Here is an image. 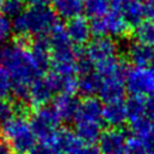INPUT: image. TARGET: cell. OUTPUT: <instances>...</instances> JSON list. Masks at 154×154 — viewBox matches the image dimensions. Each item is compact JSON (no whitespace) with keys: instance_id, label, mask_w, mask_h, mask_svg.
<instances>
[{"instance_id":"277c9868","label":"cell","mask_w":154,"mask_h":154,"mask_svg":"<svg viewBox=\"0 0 154 154\" xmlns=\"http://www.w3.org/2000/svg\"><path fill=\"white\" fill-rule=\"evenodd\" d=\"M29 123L34 135L36 136V140L52 144L60 124V119L53 107L46 105L35 108Z\"/></svg>"},{"instance_id":"3957f363","label":"cell","mask_w":154,"mask_h":154,"mask_svg":"<svg viewBox=\"0 0 154 154\" xmlns=\"http://www.w3.org/2000/svg\"><path fill=\"white\" fill-rule=\"evenodd\" d=\"M0 134L10 143L16 154H28L36 144V136L31 130L30 123L23 114L11 117L0 128Z\"/></svg>"},{"instance_id":"d6a6232c","label":"cell","mask_w":154,"mask_h":154,"mask_svg":"<svg viewBox=\"0 0 154 154\" xmlns=\"http://www.w3.org/2000/svg\"><path fill=\"white\" fill-rule=\"evenodd\" d=\"M143 142L146 154H154V132H150L143 137H140Z\"/></svg>"},{"instance_id":"f546056e","label":"cell","mask_w":154,"mask_h":154,"mask_svg":"<svg viewBox=\"0 0 154 154\" xmlns=\"http://www.w3.org/2000/svg\"><path fill=\"white\" fill-rule=\"evenodd\" d=\"M55 149L48 144V143H43V142H38L36 143L28 154H55Z\"/></svg>"},{"instance_id":"ab89813d","label":"cell","mask_w":154,"mask_h":154,"mask_svg":"<svg viewBox=\"0 0 154 154\" xmlns=\"http://www.w3.org/2000/svg\"><path fill=\"white\" fill-rule=\"evenodd\" d=\"M138 1H142V0H138Z\"/></svg>"},{"instance_id":"6da1fadb","label":"cell","mask_w":154,"mask_h":154,"mask_svg":"<svg viewBox=\"0 0 154 154\" xmlns=\"http://www.w3.org/2000/svg\"><path fill=\"white\" fill-rule=\"evenodd\" d=\"M0 65H2L12 78V93L20 102H26L30 85L42 76L30 47H24L14 41L0 46Z\"/></svg>"},{"instance_id":"52a82bcc","label":"cell","mask_w":154,"mask_h":154,"mask_svg":"<svg viewBox=\"0 0 154 154\" xmlns=\"http://www.w3.org/2000/svg\"><path fill=\"white\" fill-rule=\"evenodd\" d=\"M118 51L117 43L112 37L108 36H95L90 40L85 47V57L95 65L100 61L107 60L116 57Z\"/></svg>"},{"instance_id":"ffe728a7","label":"cell","mask_w":154,"mask_h":154,"mask_svg":"<svg viewBox=\"0 0 154 154\" xmlns=\"http://www.w3.org/2000/svg\"><path fill=\"white\" fill-rule=\"evenodd\" d=\"M120 13L125 18L126 23L130 26L135 28L136 25H138L141 22L144 20L146 17L144 4H142V1L138 0H129L120 11Z\"/></svg>"},{"instance_id":"8992f818","label":"cell","mask_w":154,"mask_h":154,"mask_svg":"<svg viewBox=\"0 0 154 154\" xmlns=\"http://www.w3.org/2000/svg\"><path fill=\"white\" fill-rule=\"evenodd\" d=\"M130 25L120 12L109 10L105 16L90 20L91 34L95 36L123 37L129 32Z\"/></svg>"},{"instance_id":"e0dca14e","label":"cell","mask_w":154,"mask_h":154,"mask_svg":"<svg viewBox=\"0 0 154 154\" xmlns=\"http://www.w3.org/2000/svg\"><path fill=\"white\" fill-rule=\"evenodd\" d=\"M83 142L77 137V135L69 129H59L54 136V140L52 142V147L55 149V152L61 154H69L73 149H76L78 146H81Z\"/></svg>"},{"instance_id":"603a6c76","label":"cell","mask_w":154,"mask_h":154,"mask_svg":"<svg viewBox=\"0 0 154 154\" xmlns=\"http://www.w3.org/2000/svg\"><path fill=\"white\" fill-rule=\"evenodd\" d=\"M111 10L109 0H85L84 11L91 19L105 16Z\"/></svg>"},{"instance_id":"5bb4252c","label":"cell","mask_w":154,"mask_h":154,"mask_svg":"<svg viewBox=\"0 0 154 154\" xmlns=\"http://www.w3.org/2000/svg\"><path fill=\"white\" fill-rule=\"evenodd\" d=\"M128 59L134 66H149L154 63V48L153 46L135 41L128 47Z\"/></svg>"},{"instance_id":"74e56055","label":"cell","mask_w":154,"mask_h":154,"mask_svg":"<svg viewBox=\"0 0 154 154\" xmlns=\"http://www.w3.org/2000/svg\"><path fill=\"white\" fill-rule=\"evenodd\" d=\"M55 154H61V153H58V152H57V153H55Z\"/></svg>"},{"instance_id":"9a60e30c","label":"cell","mask_w":154,"mask_h":154,"mask_svg":"<svg viewBox=\"0 0 154 154\" xmlns=\"http://www.w3.org/2000/svg\"><path fill=\"white\" fill-rule=\"evenodd\" d=\"M53 94L54 93L51 89V87L48 85L46 78L38 77L30 85L28 102L30 103V106H32L35 108L41 107V106H46L48 103V101L52 99Z\"/></svg>"},{"instance_id":"30bf717a","label":"cell","mask_w":154,"mask_h":154,"mask_svg":"<svg viewBox=\"0 0 154 154\" xmlns=\"http://www.w3.org/2000/svg\"><path fill=\"white\" fill-rule=\"evenodd\" d=\"M30 51L34 57V60L40 70V72L43 75L52 64V55H51V43L47 37V35L36 36L31 40L30 43Z\"/></svg>"},{"instance_id":"44dd1931","label":"cell","mask_w":154,"mask_h":154,"mask_svg":"<svg viewBox=\"0 0 154 154\" xmlns=\"http://www.w3.org/2000/svg\"><path fill=\"white\" fill-rule=\"evenodd\" d=\"M102 123H76L75 134L85 144H94L100 138Z\"/></svg>"},{"instance_id":"d6986e66","label":"cell","mask_w":154,"mask_h":154,"mask_svg":"<svg viewBox=\"0 0 154 154\" xmlns=\"http://www.w3.org/2000/svg\"><path fill=\"white\" fill-rule=\"evenodd\" d=\"M77 81H78V91L85 97L93 96L94 94L99 93L101 82H102L101 76L94 70L87 73L79 75Z\"/></svg>"},{"instance_id":"4316f807","label":"cell","mask_w":154,"mask_h":154,"mask_svg":"<svg viewBox=\"0 0 154 154\" xmlns=\"http://www.w3.org/2000/svg\"><path fill=\"white\" fill-rule=\"evenodd\" d=\"M125 153L126 154H146V150H144L142 140L138 136L134 135V134L131 136L126 137Z\"/></svg>"},{"instance_id":"e575fe53","label":"cell","mask_w":154,"mask_h":154,"mask_svg":"<svg viewBox=\"0 0 154 154\" xmlns=\"http://www.w3.org/2000/svg\"><path fill=\"white\" fill-rule=\"evenodd\" d=\"M144 8H146V17H148L149 19H154V0H146Z\"/></svg>"},{"instance_id":"8d00e7d4","label":"cell","mask_w":154,"mask_h":154,"mask_svg":"<svg viewBox=\"0 0 154 154\" xmlns=\"http://www.w3.org/2000/svg\"><path fill=\"white\" fill-rule=\"evenodd\" d=\"M1 4H2V0H0V8H1Z\"/></svg>"},{"instance_id":"4fadbf2b","label":"cell","mask_w":154,"mask_h":154,"mask_svg":"<svg viewBox=\"0 0 154 154\" xmlns=\"http://www.w3.org/2000/svg\"><path fill=\"white\" fill-rule=\"evenodd\" d=\"M78 106H79L78 99L73 94H66V93L58 94L53 102V108L55 109L60 122H65V123L75 120V117L78 111Z\"/></svg>"},{"instance_id":"1f68e13d","label":"cell","mask_w":154,"mask_h":154,"mask_svg":"<svg viewBox=\"0 0 154 154\" xmlns=\"http://www.w3.org/2000/svg\"><path fill=\"white\" fill-rule=\"evenodd\" d=\"M144 117L154 120V95L144 97Z\"/></svg>"},{"instance_id":"7c38bea8","label":"cell","mask_w":154,"mask_h":154,"mask_svg":"<svg viewBox=\"0 0 154 154\" xmlns=\"http://www.w3.org/2000/svg\"><path fill=\"white\" fill-rule=\"evenodd\" d=\"M101 101L94 96H88L79 102L75 123H102Z\"/></svg>"},{"instance_id":"2e32d148","label":"cell","mask_w":154,"mask_h":154,"mask_svg":"<svg viewBox=\"0 0 154 154\" xmlns=\"http://www.w3.org/2000/svg\"><path fill=\"white\" fill-rule=\"evenodd\" d=\"M128 119L126 106L124 101L108 102L102 108V120L111 128L122 126Z\"/></svg>"},{"instance_id":"d590c367","label":"cell","mask_w":154,"mask_h":154,"mask_svg":"<svg viewBox=\"0 0 154 154\" xmlns=\"http://www.w3.org/2000/svg\"><path fill=\"white\" fill-rule=\"evenodd\" d=\"M31 6H48L52 0H28Z\"/></svg>"},{"instance_id":"5b68a950","label":"cell","mask_w":154,"mask_h":154,"mask_svg":"<svg viewBox=\"0 0 154 154\" xmlns=\"http://www.w3.org/2000/svg\"><path fill=\"white\" fill-rule=\"evenodd\" d=\"M125 89L131 96L146 97L154 95V63L144 67H128Z\"/></svg>"},{"instance_id":"9c48e42d","label":"cell","mask_w":154,"mask_h":154,"mask_svg":"<svg viewBox=\"0 0 154 154\" xmlns=\"http://www.w3.org/2000/svg\"><path fill=\"white\" fill-rule=\"evenodd\" d=\"M65 28L69 38L73 46L82 47L83 45L90 41V36H91L90 22H88L85 17L78 16L72 19H69Z\"/></svg>"},{"instance_id":"4dcf8cb0","label":"cell","mask_w":154,"mask_h":154,"mask_svg":"<svg viewBox=\"0 0 154 154\" xmlns=\"http://www.w3.org/2000/svg\"><path fill=\"white\" fill-rule=\"evenodd\" d=\"M69 154H102L99 149V147L94 146V144H85L82 143L81 146H78L76 149H73L72 152H70Z\"/></svg>"},{"instance_id":"83f0119b","label":"cell","mask_w":154,"mask_h":154,"mask_svg":"<svg viewBox=\"0 0 154 154\" xmlns=\"http://www.w3.org/2000/svg\"><path fill=\"white\" fill-rule=\"evenodd\" d=\"M12 22L8 17L0 13V46L5 45L12 34Z\"/></svg>"},{"instance_id":"7402d4cb","label":"cell","mask_w":154,"mask_h":154,"mask_svg":"<svg viewBox=\"0 0 154 154\" xmlns=\"http://www.w3.org/2000/svg\"><path fill=\"white\" fill-rule=\"evenodd\" d=\"M132 35L137 42L154 46V19H144L134 28Z\"/></svg>"},{"instance_id":"f1b7e54d","label":"cell","mask_w":154,"mask_h":154,"mask_svg":"<svg viewBox=\"0 0 154 154\" xmlns=\"http://www.w3.org/2000/svg\"><path fill=\"white\" fill-rule=\"evenodd\" d=\"M16 112L14 106L7 100H0V128L11 118Z\"/></svg>"},{"instance_id":"ba28073f","label":"cell","mask_w":154,"mask_h":154,"mask_svg":"<svg viewBox=\"0 0 154 154\" xmlns=\"http://www.w3.org/2000/svg\"><path fill=\"white\" fill-rule=\"evenodd\" d=\"M126 135L119 128H111L101 132L99 138V149L102 154L125 153Z\"/></svg>"},{"instance_id":"7a4b0ae2","label":"cell","mask_w":154,"mask_h":154,"mask_svg":"<svg viewBox=\"0 0 154 154\" xmlns=\"http://www.w3.org/2000/svg\"><path fill=\"white\" fill-rule=\"evenodd\" d=\"M58 23L57 14L48 6H31L13 18L12 30L17 36H41Z\"/></svg>"},{"instance_id":"484cf974","label":"cell","mask_w":154,"mask_h":154,"mask_svg":"<svg viewBox=\"0 0 154 154\" xmlns=\"http://www.w3.org/2000/svg\"><path fill=\"white\" fill-rule=\"evenodd\" d=\"M12 93V78L8 71L0 65V100H6Z\"/></svg>"},{"instance_id":"d4e9b609","label":"cell","mask_w":154,"mask_h":154,"mask_svg":"<svg viewBox=\"0 0 154 154\" xmlns=\"http://www.w3.org/2000/svg\"><path fill=\"white\" fill-rule=\"evenodd\" d=\"M1 13L8 18H14L24 11V1L23 0H2Z\"/></svg>"},{"instance_id":"cb8c5ba5","label":"cell","mask_w":154,"mask_h":154,"mask_svg":"<svg viewBox=\"0 0 154 154\" xmlns=\"http://www.w3.org/2000/svg\"><path fill=\"white\" fill-rule=\"evenodd\" d=\"M126 113L129 122L144 117V97L141 96H131L126 102Z\"/></svg>"},{"instance_id":"8fae6325","label":"cell","mask_w":154,"mask_h":154,"mask_svg":"<svg viewBox=\"0 0 154 154\" xmlns=\"http://www.w3.org/2000/svg\"><path fill=\"white\" fill-rule=\"evenodd\" d=\"M101 87L99 90L100 99L108 103L114 101H123L125 95V77L118 76V77H108V78H101Z\"/></svg>"},{"instance_id":"f35d334b","label":"cell","mask_w":154,"mask_h":154,"mask_svg":"<svg viewBox=\"0 0 154 154\" xmlns=\"http://www.w3.org/2000/svg\"><path fill=\"white\" fill-rule=\"evenodd\" d=\"M123 154H126V153H123Z\"/></svg>"},{"instance_id":"836d02e7","label":"cell","mask_w":154,"mask_h":154,"mask_svg":"<svg viewBox=\"0 0 154 154\" xmlns=\"http://www.w3.org/2000/svg\"><path fill=\"white\" fill-rule=\"evenodd\" d=\"M0 154H13L12 147L4 137H0Z\"/></svg>"},{"instance_id":"ac0fdd59","label":"cell","mask_w":154,"mask_h":154,"mask_svg":"<svg viewBox=\"0 0 154 154\" xmlns=\"http://www.w3.org/2000/svg\"><path fill=\"white\" fill-rule=\"evenodd\" d=\"M51 4L57 17L66 20L81 16L84 11L83 0H52Z\"/></svg>"}]
</instances>
